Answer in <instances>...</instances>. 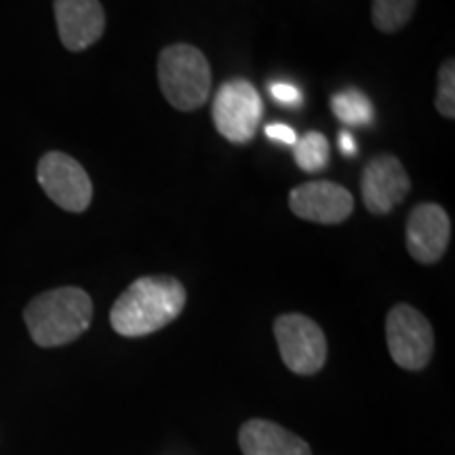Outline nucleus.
I'll use <instances>...</instances> for the list:
<instances>
[{
	"label": "nucleus",
	"mask_w": 455,
	"mask_h": 455,
	"mask_svg": "<svg viewBox=\"0 0 455 455\" xmlns=\"http://www.w3.org/2000/svg\"><path fill=\"white\" fill-rule=\"evenodd\" d=\"M264 101L258 89L244 78H235L220 87L213 98V123L221 138L232 144H247L258 133Z\"/></svg>",
	"instance_id": "obj_4"
},
{
	"label": "nucleus",
	"mask_w": 455,
	"mask_h": 455,
	"mask_svg": "<svg viewBox=\"0 0 455 455\" xmlns=\"http://www.w3.org/2000/svg\"><path fill=\"white\" fill-rule=\"evenodd\" d=\"M243 455H312L304 439L270 419H249L238 430Z\"/></svg>",
	"instance_id": "obj_12"
},
{
	"label": "nucleus",
	"mask_w": 455,
	"mask_h": 455,
	"mask_svg": "<svg viewBox=\"0 0 455 455\" xmlns=\"http://www.w3.org/2000/svg\"><path fill=\"white\" fill-rule=\"evenodd\" d=\"M409 190H411V180L396 156H375L363 171L361 192L369 213H390L396 204L405 201Z\"/></svg>",
	"instance_id": "obj_8"
},
{
	"label": "nucleus",
	"mask_w": 455,
	"mask_h": 455,
	"mask_svg": "<svg viewBox=\"0 0 455 455\" xmlns=\"http://www.w3.org/2000/svg\"><path fill=\"white\" fill-rule=\"evenodd\" d=\"M186 287L173 276H141L114 301L112 329L123 338H144L161 331L181 315Z\"/></svg>",
	"instance_id": "obj_1"
},
{
	"label": "nucleus",
	"mask_w": 455,
	"mask_h": 455,
	"mask_svg": "<svg viewBox=\"0 0 455 455\" xmlns=\"http://www.w3.org/2000/svg\"><path fill=\"white\" fill-rule=\"evenodd\" d=\"M451 220L441 204L422 203L407 220V251L419 264H435L447 251Z\"/></svg>",
	"instance_id": "obj_10"
},
{
	"label": "nucleus",
	"mask_w": 455,
	"mask_h": 455,
	"mask_svg": "<svg viewBox=\"0 0 455 455\" xmlns=\"http://www.w3.org/2000/svg\"><path fill=\"white\" fill-rule=\"evenodd\" d=\"M289 207L299 220L329 226L350 218L355 198L335 181H306L291 190Z\"/></svg>",
	"instance_id": "obj_9"
},
{
	"label": "nucleus",
	"mask_w": 455,
	"mask_h": 455,
	"mask_svg": "<svg viewBox=\"0 0 455 455\" xmlns=\"http://www.w3.org/2000/svg\"><path fill=\"white\" fill-rule=\"evenodd\" d=\"M270 95L275 98L278 104L287 108H298L301 104V93L295 84L289 83H272L270 84Z\"/></svg>",
	"instance_id": "obj_17"
},
{
	"label": "nucleus",
	"mask_w": 455,
	"mask_h": 455,
	"mask_svg": "<svg viewBox=\"0 0 455 455\" xmlns=\"http://www.w3.org/2000/svg\"><path fill=\"white\" fill-rule=\"evenodd\" d=\"M418 0H373L371 20L379 32L392 34L403 30L413 17Z\"/></svg>",
	"instance_id": "obj_14"
},
{
	"label": "nucleus",
	"mask_w": 455,
	"mask_h": 455,
	"mask_svg": "<svg viewBox=\"0 0 455 455\" xmlns=\"http://www.w3.org/2000/svg\"><path fill=\"white\" fill-rule=\"evenodd\" d=\"M329 155H331L329 152V141L318 131H310L304 138H298V141H295V163L306 173H316V171L325 169L329 163Z\"/></svg>",
	"instance_id": "obj_15"
},
{
	"label": "nucleus",
	"mask_w": 455,
	"mask_h": 455,
	"mask_svg": "<svg viewBox=\"0 0 455 455\" xmlns=\"http://www.w3.org/2000/svg\"><path fill=\"white\" fill-rule=\"evenodd\" d=\"M34 344L57 348L78 339L93 321V301L78 287H60L36 295L24 310Z\"/></svg>",
	"instance_id": "obj_2"
},
{
	"label": "nucleus",
	"mask_w": 455,
	"mask_h": 455,
	"mask_svg": "<svg viewBox=\"0 0 455 455\" xmlns=\"http://www.w3.org/2000/svg\"><path fill=\"white\" fill-rule=\"evenodd\" d=\"M266 135L270 140L281 141V144L287 146H295V141H298V133L291 127H287V124H268L266 127Z\"/></svg>",
	"instance_id": "obj_18"
},
{
	"label": "nucleus",
	"mask_w": 455,
	"mask_h": 455,
	"mask_svg": "<svg viewBox=\"0 0 455 455\" xmlns=\"http://www.w3.org/2000/svg\"><path fill=\"white\" fill-rule=\"evenodd\" d=\"M333 114L346 127H365L373 121V106L365 93L356 89H346L333 95Z\"/></svg>",
	"instance_id": "obj_13"
},
{
	"label": "nucleus",
	"mask_w": 455,
	"mask_h": 455,
	"mask_svg": "<svg viewBox=\"0 0 455 455\" xmlns=\"http://www.w3.org/2000/svg\"><path fill=\"white\" fill-rule=\"evenodd\" d=\"M36 180L57 207L83 213L93 198V184L76 158L64 152H47L36 167Z\"/></svg>",
	"instance_id": "obj_7"
},
{
	"label": "nucleus",
	"mask_w": 455,
	"mask_h": 455,
	"mask_svg": "<svg viewBox=\"0 0 455 455\" xmlns=\"http://www.w3.org/2000/svg\"><path fill=\"white\" fill-rule=\"evenodd\" d=\"M386 339L392 361L407 371H419L430 363L435 331L422 312L409 304H396L386 318Z\"/></svg>",
	"instance_id": "obj_5"
},
{
	"label": "nucleus",
	"mask_w": 455,
	"mask_h": 455,
	"mask_svg": "<svg viewBox=\"0 0 455 455\" xmlns=\"http://www.w3.org/2000/svg\"><path fill=\"white\" fill-rule=\"evenodd\" d=\"M339 150L344 152L346 156H355L356 146H355V140H352V135L348 133V131L339 133Z\"/></svg>",
	"instance_id": "obj_19"
},
{
	"label": "nucleus",
	"mask_w": 455,
	"mask_h": 455,
	"mask_svg": "<svg viewBox=\"0 0 455 455\" xmlns=\"http://www.w3.org/2000/svg\"><path fill=\"white\" fill-rule=\"evenodd\" d=\"M436 110L441 116L451 121L455 118V64L447 60L439 70V83H436Z\"/></svg>",
	"instance_id": "obj_16"
},
{
	"label": "nucleus",
	"mask_w": 455,
	"mask_h": 455,
	"mask_svg": "<svg viewBox=\"0 0 455 455\" xmlns=\"http://www.w3.org/2000/svg\"><path fill=\"white\" fill-rule=\"evenodd\" d=\"M275 338L289 371L315 375L327 363V338L315 321L304 315H283L275 321Z\"/></svg>",
	"instance_id": "obj_6"
},
{
	"label": "nucleus",
	"mask_w": 455,
	"mask_h": 455,
	"mask_svg": "<svg viewBox=\"0 0 455 455\" xmlns=\"http://www.w3.org/2000/svg\"><path fill=\"white\" fill-rule=\"evenodd\" d=\"M158 84L175 110H198L212 93V66L201 49L169 44L158 55Z\"/></svg>",
	"instance_id": "obj_3"
},
{
	"label": "nucleus",
	"mask_w": 455,
	"mask_h": 455,
	"mask_svg": "<svg viewBox=\"0 0 455 455\" xmlns=\"http://www.w3.org/2000/svg\"><path fill=\"white\" fill-rule=\"evenodd\" d=\"M57 34L68 51L89 49L106 30V11L100 0H55Z\"/></svg>",
	"instance_id": "obj_11"
}]
</instances>
